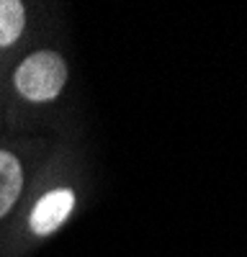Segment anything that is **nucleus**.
<instances>
[{
  "instance_id": "4",
  "label": "nucleus",
  "mask_w": 247,
  "mask_h": 257,
  "mask_svg": "<svg viewBox=\"0 0 247 257\" xmlns=\"http://www.w3.org/2000/svg\"><path fill=\"white\" fill-rule=\"evenodd\" d=\"M29 8L21 0H0V47H16L26 34Z\"/></svg>"
},
{
  "instance_id": "3",
  "label": "nucleus",
  "mask_w": 247,
  "mask_h": 257,
  "mask_svg": "<svg viewBox=\"0 0 247 257\" xmlns=\"http://www.w3.org/2000/svg\"><path fill=\"white\" fill-rule=\"evenodd\" d=\"M26 190L24 157L8 147H0V221H6Z\"/></svg>"
},
{
  "instance_id": "1",
  "label": "nucleus",
  "mask_w": 247,
  "mask_h": 257,
  "mask_svg": "<svg viewBox=\"0 0 247 257\" xmlns=\"http://www.w3.org/2000/svg\"><path fill=\"white\" fill-rule=\"evenodd\" d=\"M70 67L57 49H36L26 54L13 70V93L24 105H49L67 88Z\"/></svg>"
},
{
  "instance_id": "2",
  "label": "nucleus",
  "mask_w": 247,
  "mask_h": 257,
  "mask_svg": "<svg viewBox=\"0 0 247 257\" xmlns=\"http://www.w3.org/2000/svg\"><path fill=\"white\" fill-rule=\"evenodd\" d=\"M77 208V190L70 185H54L44 190L31 203L26 213V234L36 239H47L57 234L70 221V216Z\"/></svg>"
}]
</instances>
